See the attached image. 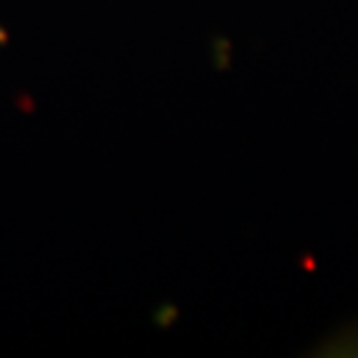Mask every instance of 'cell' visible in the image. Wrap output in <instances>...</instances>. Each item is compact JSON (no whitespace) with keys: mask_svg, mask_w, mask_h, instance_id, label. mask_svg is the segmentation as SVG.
Masks as SVG:
<instances>
[{"mask_svg":"<svg viewBox=\"0 0 358 358\" xmlns=\"http://www.w3.org/2000/svg\"><path fill=\"white\" fill-rule=\"evenodd\" d=\"M324 352L321 354H333V356H358V326L354 331H342L338 335H333L326 342Z\"/></svg>","mask_w":358,"mask_h":358,"instance_id":"obj_1","label":"cell"}]
</instances>
